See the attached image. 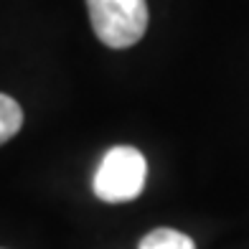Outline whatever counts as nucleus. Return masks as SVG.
<instances>
[{
  "instance_id": "1",
  "label": "nucleus",
  "mask_w": 249,
  "mask_h": 249,
  "mask_svg": "<svg viewBox=\"0 0 249 249\" xmlns=\"http://www.w3.org/2000/svg\"><path fill=\"white\" fill-rule=\"evenodd\" d=\"M87 8L97 38L109 49H130L145 36V0H87Z\"/></svg>"
},
{
  "instance_id": "2",
  "label": "nucleus",
  "mask_w": 249,
  "mask_h": 249,
  "mask_svg": "<svg viewBox=\"0 0 249 249\" xmlns=\"http://www.w3.org/2000/svg\"><path fill=\"white\" fill-rule=\"evenodd\" d=\"M145 178H148V163L142 153L132 145H117L102 158L92 186L97 198L107 203H122L142 194Z\"/></svg>"
},
{
  "instance_id": "3",
  "label": "nucleus",
  "mask_w": 249,
  "mask_h": 249,
  "mask_svg": "<svg viewBox=\"0 0 249 249\" xmlns=\"http://www.w3.org/2000/svg\"><path fill=\"white\" fill-rule=\"evenodd\" d=\"M138 249H196V244L188 234L163 226V229H153L150 234H145Z\"/></svg>"
},
{
  "instance_id": "4",
  "label": "nucleus",
  "mask_w": 249,
  "mask_h": 249,
  "mask_svg": "<svg viewBox=\"0 0 249 249\" xmlns=\"http://www.w3.org/2000/svg\"><path fill=\"white\" fill-rule=\"evenodd\" d=\"M20 127H23V109H20V105L13 97L0 94V145H5L10 138H16Z\"/></svg>"
}]
</instances>
